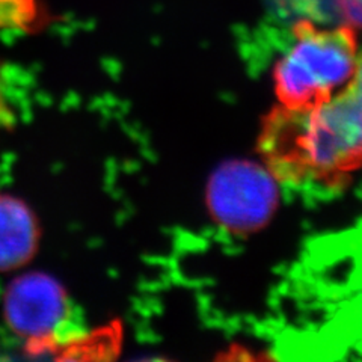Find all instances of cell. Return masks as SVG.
<instances>
[{"mask_svg": "<svg viewBox=\"0 0 362 362\" xmlns=\"http://www.w3.org/2000/svg\"><path fill=\"white\" fill-rule=\"evenodd\" d=\"M258 151L279 183L343 187L362 171V100L349 85L315 109L278 105L263 121Z\"/></svg>", "mask_w": 362, "mask_h": 362, "instance_id": "obj_1", "label": "cell"}, {"mask_svg": "<svg viewBox=\"0 0 362 362\" xmlns=\"http://www.w3.org/2000/svg\"><path fill=\"white\" fill-rule=\"evenodd\" d=\"M359 52L354 28L298 21L290 47L274 68L278 105L308 110L327 103L352 82Z\"/></svg>", "mask_w": 362, "mask_h": 362, "instance_id": "obj_2", "label": "cell"}, {"mask_svg": "<svg viewBox=\"0 0 362 362\" xmlns=\"http://www.w3.org/2000/svg\"><path fill=\"white\" fill-rule=\"evenodd\" d=\"M8 329L37 349L73 335V302L61 282L44 272H26L9 282L2 298Z\"/></svg>", "mask_w": 362, "mask_h": 362, "instance_id": "obj_3", "label": "cell"}, {"mask_svg": "<svg viewBox=\"0 0 362 362\" xmlns=\"http://www.w3.org/2000/svg\"><path fill=\"white\" fill-rule=\"evenodd\" d=\"M278 183L266 165L249 160L221 165L207 186V206L213 219L234 234L263 228L278 209Z\"/></svg>", "mask_w": 362, "mask_h": 362, "instance_id": "obj_4", "label": "cell"}, {"mask_svg": "<svg viewBox=\"0 0 362 362\" xmlns=\"http://www.w3.org/2000/svg\"><path fill=\"white\" fill-rule=\"evenodd\" d=\"M41 242V225L35 211L21 198L0 192V272L29 264Z\"/></svg>", "mask_w": 362, "mask_h": 362, "instance_id": "obj_5", "label": "cell"}, {"mask_svg": "<svg viewBox=\"0 0 362 362\" xmlns=\"http://www.w3.org/2000/svg\"><path fill=\"white\" fill-rule=\"evenodd\" d=\"M42 13L40 0H0V29H35Z\"/></svg>", "mask_w": 362, "mask_h": 362, "instance_id": "obj_6", "label": "cell"}, {"mask_svg": "<svg viewBox=\"0 0 362 362\" xmlns=\"http://www.w3.org/2000/svg\"><path fill=\"white\" fill-rule=\"evenodd\" d=\"M332 5L343 25L362 29V0H332Z\"/></svg>", "mask_w": 362, "mask_h": 362, "instance_id": "obj_7", "label": "cell"}, {"mask_svg": "<svg viewBox=\"0 0 362 362\" xmlns=\"http://www.w3.org/2000/svg\"><path fill=\"white\" fill-rule=\"evenodd\" d=\"M350 86L354 88V90L358 94V97L362 100V50L359 52L356 71H355V76L352 78V82H350Z\"/></svg>", "mask_w": 362, "mask_h": 362, "instance_id": "obj_8", "label": "cell"}]
</instances>
